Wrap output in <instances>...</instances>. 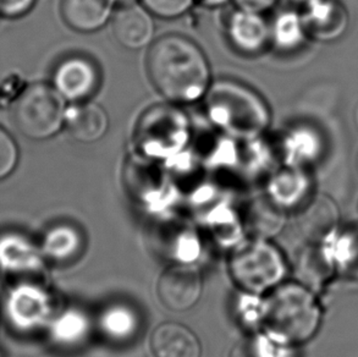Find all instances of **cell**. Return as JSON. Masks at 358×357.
<instances>
[{
	"instance_id": "44dd1931",
	"label": "cell",
	"mask_w": 358,
	"mask_h": 357,
	"mask_svg": "<svg viewBox=\"0 0 358 357\" xmlns=\"http://www.w3.org/2000/svg\"><path fill=\"white\" fill-rule=\"evenodd\" d=\"M34 3L36 0H0V15L10 19H16L27 14Z\"/></svg>"
},
{
	"instance_id": "7c38bea8",
	"label": "cell",
	"mask_w": 358,
	"mask_h": 357,
	"mask_svg": "<svg viewBox=\"0 0 358 357\" xmlns=\"http://www.w3.org/2000/svg\"><path fill=\"white\" fill-rule=\"evenodd\" d=\"M153 357H201L202 346L197 335L186 326L165 322L153 330L150 340Z\"/></svg>"
},
{
	"instance_id": "7a4b0ae2",
	"label": "cell",
	"mask_w": 358,
	"mask_h": 357,
	"mask_svg": "<svg viewBox=\"0 0 358 357\" xmlns=\"http://www.w3.org/2000/svg\"><path fill=\"white\" fill-rule=\"evenodd\" d=\"M209 121L235 140H257L271 124L266 102L255 90L229 78L212 83L204 96Z\"/></svg>"
},
{
	"instance_id": "52a82bcc",
	"label": "cell",
	"mask_w": 358,
	"mask_h": 357,
	"mask_svg": "<svg viewBox=\"0 0 358 357\" xmlns=\"http://www.w3.org/2000/svg\"><path fill=\"white\" fill-rule=\"evenodd\" d=\"M203 281L199 270L192 267H170L160 275L157 295L160 302L171 311H187L199 302Z\"/></svg>"
},
{
	"instance_id": "603a6c76",
	"label": "cell",
	"mask_w": 358,
	"mask_h": 357,
	"mask_svg": "<svg viewBox=\"0 0 358 357\" xmlns=\"http://www.w3.org/2000/svg\"><path fill=\"white\" fill-rule=\"evenodd\" d=\"M230 357H264L261 344L256 339H245L235 345Z\"/></svg>"
},
{
	"instance_id": "8fae6325",
	"label": "cell",
	"mask_w": 358,
	"mask_h": 357,
	"mask_svg": "<svg viewBox=\"0 0 358 357\" xmlns=\"http://www.w3.org/2000/svg\"><path fill=\"white\" fill-rule=\"evenodd\" d=\"M65 126L81 144L102 140L109 130V118L102 106L92 101L76 102L66 109Z\"/></svg>"
},
{
	"instance_id": "8992f818",
	"label": "cell",
	"mask_w": 358,
	"mask_h": 357,
	"mask_svg": "<svg viewBox=\"0 0 358 357\" xmlns=\"http://www.w3.org/2000/svg\"><path fill=\"white\" fill-rule=\"evenodd\" d=\"M101 83L97 65L91 59L73 55L64 59L53 73V88L64 97L65 101H88Z\"/></svg>"
},
{
	"instance_id": "9a60e30c",
	"label": "cell",
	"mask_w": 358,
	"mask_h": 357,
	"mask_svg": "<svg viewBox=\"0 0 358 357\" xmlns=\"http://www.w3.org/2000/svg\"><path fill=\"white\" fill-rule=\"evenodd\" d=\"M307 180L300 170L287 168L278 172L269 181V198L279 206H290L303 195Z\"/></svg>"
},
{
	"instance_id": "3957f363",
	"label": "cell",
	"mask_w": 358,
	"mask_h": 357,
	"mask_svg": "<svg viewBox=\"0 0 358 357\" xmlns=\"http://www.w3.org/2000/svg\"><path fill=\"white\" fill-rule=\"evenodd\" d=\"M266 319L273 333L289 343L313 338L320 328L322 311L315 295L300 284H286L266 302Z\"/></svg>"
},
{
	"instance_id": "ba28073f",
	"label": "cell",
	"mask_w": 358,
	"mask_h": 357,
	"mask_svg": "<svg viewBox=\"0 0 358 357\" xmlns=\"http://www.w3.org/2000/svg\"><path fill=\"white\" fill-rule=\"evenodd\" d=\"M252 246L238 252L233 261L235 278L243 284L252 270L256 268L255 290H263L281 279L284 274V262L274 247L264 242L251 244Z\"/></svg>"
},
{
	"instance_id": "7402d4cb",
	"label": "cell",
	"mask_w": 358,
	"mask_h": 357,
	"mask_svg": "<svg viewBox=\"0 0 358 357\" xmlns=\"http://www.w3.org/2000/svg\"><path fill=\"white\" fill-rule=\"evenodd\" d=\"M24 81L19 76H11L8 78L0 88V103L8 104L13 99H17V97L24 91Z\"/></svg>"
},
{
	"instance_id": "9c48e42d",
	"label": "cell",
	"mask_w": 358,
	"mask_h": 357,
	"mask_svg": "<svg viewBox=\"0 0 358 357\" xmlns=\"http://www.w3.org/2000/svg\"><path fill=\"white\" fill-rule=\"evenodd\" d=\"M112 32L124 48L138 50L150 47L155 37L153 15L135 1L121 5L112 16Z\"/></svg>"
},
{
	"instance_id": "d6986e66",
	"label": "cell",
	"mask_w": 358,
	"mask_h": 357,
	"mask_svg": "<svg viewBox=\"0 0 358 357\" xmlns=\"http://www.w3.org/2000/svg\"><path fill=\"white\" fill-rule=\"evenodd\" d=\"M150 14L163 20L178 19L186 14L196 0H140Z\"/></svg>"
},
{
	"instance_id": "6da1fadb",
	"label": "cell",
	"mask_w": 358,
	"mask_h": 357,
	"mask_svg": "<svg viewBox=\"0 0 358 357\" xmlns=\"http://www.w3.org/2000/svg\"><path fill=\"white\" fill-rule=\"evenodd\" d=\"M145 68L153 88L175 104L202 99L213 83L203 50L181 34H165L153 41Z\"/></svg>"
},
{
	"instance_id": "5b68a950",
	"label": "cell",
	"mask_w": 358,
	"mask_h": 357,
	"mask_svg": "<svg viewBox=\"0 0 358 357\" xmlns=\"http://www.w3.org/2000/svg\"><path fill=\"white\" fill-rule=\"evenodd\" d=\"M187 118L178 108L155 106L145 111L137 124L136 140L141 150L152 158L179 155L189 145Z\"/></svg>"
},
{
	"instance_id": "ac0fdd59",
	"label": "cell",
	"mask_w": 358,
	"mask_h": 357,
	"mask_svg": "<svg viewBox=\"0 0 358 357\" xmlns=\"http://www.w3.org/2000/svg\"><path fill=\"white\" fill-rule=\"evenodd\" d=\"M271 41L282 49H291L299 44L302 34L301 21L295 14L285 13L278 16L275 22L271 26Z\"/></svg>"
},
{
	"instance_id": "cb8c5ba5",
	"label": "cell",
	"mask_w": 358,
	"mask_h": 357,
	"mask_svg": "<svg viewBox=\"0 0 358 357\" xmlns=\"http://www.w3.org/2000/svg\"><path fill=\"white\" fill-rule=\"evenodd\" d=\"M236 9L246 10L252 13L263 14L266 10L271 9L276 0H234Z\"/></svg>"
},
{
	"instance_id": "e0dca14e",
	"label": "cell",
	"mask_w": 358,
	"mask_h": 357,
	"mask_svg": "<svg viewBox=\"0 0 358 357\" xmlns=\"http://www.w3.org/2000/svg\"><path fill=\"white\" fill-rule=\"evenodd\" d=\"M338 260L345 275L358 280V223L346 227L340 237Z\"/></svg>"
},
{
	"instance_id": "484cf974",
	"label": "cell",
	"mask_w": 358,
	"mask_h": 357,
	"mask_svg": "<svg viewBox=\"0 0 358 357\" xmlns=\"http://www.w3.org/2000/svg\"><path fill=\"white\" fill-rule=\"evenodd\" d=\"M112 1L113 4H129V3H134L135 0H110Z\"/></svg>"
},
{
	"instance_id": "30bf717a",
	"label": "cell",
	"mask_w": 358,
	"mask_h": 357,
	"mask_svg": "<svg viewBox=\"0 0 358 357\" xmlns=\"http://www.w3.org/2000/svg\"><path fill=\"white\" fill-rule=\"evenodd\" d=\"M229 42L238 52L256 55L271 41V26L258 13L236 9L227 22Z\"/></svg>"
},
{
	"instance_id": "2e32d148",
	"label": "cell",
	"mask_w": 358,
	"mask_h": 357,
	"mask_svg": "<svg viewBox=\"0 0 358 357\" xmlns=\"http://www.w3.org/2000/svg\"><path fill=\"white\" fill-rule=\"evenodd\" d=\"M285 222L281 206L271 198L257 200L250 211L251 227L259 237H268L279 232Z\"/></svg>"
},
{
	"instance_id": "277c9868",
	"label": "cell",
	"mask_w": 358,
	"mask_h": 357,
	"mask_svg": "<svg viewBox=\"0 0 358 357\" xmlns=\"http://www.w3.org/2000/svg\"><path fill=\"white\" fill-rule=\"evenodd\" d=\"M66 109V101L53 85L34 83L15 101L13 121L27 139L48 140L65 126Z\"/></svg>"
},
{
	"instance_id": "ffe728a7",
	"label": "cell",
	"mask_w": 358,
	"mask_h": 357,
	"mask_svg": "<svg viewBox=\"0 0 358 357\" xmlns=\"http://www.w3.org/2000/svg\"><path fill=\"white\" fill-rule=\"evenodd\" d=\"M19 162V150L14 139L0 127V180L8 178Z\"/></svg>"
},
{
	"instance_id": "4fadbf2b",
	"label": "cell",
	"mask_w": 358,
	"mask_h": 357,
	"mask_svg": "<svg viewBox=\"0 0 358 357\" xmlns=\"http://www.w3.org/2000/svg\"><path fill=\"white\" fill-rule=\"evenodd\" d=\"M113 5L110 0H62L60 13L70 29L92 34L112 19Z\"/></svg>"
},
{
	"instance_id": "d4e9b609",
	"label": "cell",
	"mask_w": 358,
	"mask_h": 357,
	"mask_svg": "<svg viewBox=\"0 0 358 357\" xmlns=\"http://www.w3.org/2000/svg\"><path fill=\"white\" fill-rule=\"evenodd\" d=\"M199 4L202 5L204 8L208 9H218L222 8L224 5L228 4L230 0H196Z\"/></svg>"
},
{
	"instance_id": "5bb4252c",
	"label": "cell",
	"mask_w": 358,
	"mask_h": 357,
	"mask_svg": "<svg viewBox=\"0 0 358 357\" xmlns=\"http://www.w3.org/2000/svg\"><path fill=\"white\" fill-rule=\"evenodd\" d=\"M340 220V211L333 198L318 195L307 203L301 214V227L310 241L320 242L334 232Z\"/></svg>"
}]
</instances>
